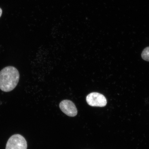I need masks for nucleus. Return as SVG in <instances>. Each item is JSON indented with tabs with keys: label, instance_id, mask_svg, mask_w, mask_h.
Instances as JSON below:
<instances>
[{
	"label": "nucleus",
	"instance_id": "nucleus-1",
	"mask_svg": "<svg viewBox=\"0 0 149 149\" xmlns=\"http://www.w3.org/2000/svg\"><path fill=\"white\" fill-rule=\"evenodd\" d=\"M19 74L17 69L8 66L0 71V89L4 92H9L15 88L19 79Z\"/></svg>",
	"mask_w": 149,
	"mask_h": 149
},
{
	"label": "nucleus",
	"instance_id": "nucleus-2",
	"mask_svg": "<svg viewBox=\"0 0 149 149\" xmlns=\"http://www.w3.org/2000/svg\"><path fill=\"white\" fill-rule=\"evenodd\" d=\"M27 141L24 137L19 134L13 135L7 143L6 149H27Z\"/></svg>",
	"mask_w": 149,
	"mask_h": 149
},
{
	"label": "nucleus",
	"instance_id": "nucleus-3",
	"mask_svg": "<svg viewBox=\"0 0 149 149\" xmlns=\"http://www.w3.org/2000/svg\"><path fill=\"white\" fill-rule=\"evenodd\" d=\"M86 100L87 104L91 107H103L107 104L105 97L98 93H90L86 97Z\"/></svg>",
	"mask_w": 149,
	"mask_h": 149
},
{
	"label": "nucleus",
	"instance_id": "nucleus-4",
	"mask_svg": "<svg viewBox=\"0 0 149 149\" xmlns=\"http://www.w3.org/2000/svg\"><path fill=\"white\" fill-rule=\"evenodd\" d=\"M59 106L61 110L69 116L74 117L77 114V108L73 102L70 100H63L59 104Z\"/></svg>",
	"mask_w": 149,
	"mask_h": 149
},
{
	"label": "nucleus",
	"instance_id": "nucleus-5",
	"mask_svg": "<svg viewBox=\"0 0 149 149\" xmlns=\"http://www.w3.org/2000/svg\"><path fill=\"white\" fill-rule=\"evenodd\" d=\"M141 57L145 61H149V47H146L143 50L141 54Z\"/></svg>",
	"mask_w": 149,
	"mask_h": 149
},
{
	"label": "nucleus",
	"instance_id": "nucleus-6",
	"mask_svg": "<svg viewBox=\"0 0 149 149\" xmlns=\"http://www.w3.org/2000/svg\"><path fill=\"white\" fill-rule=\"evenodd\" d=\"M2 13V10L1 8H0V17L1 16Z\"/></svg>",
	"mask_w": 149,
	"mask_h": 149
}]
</instances>
